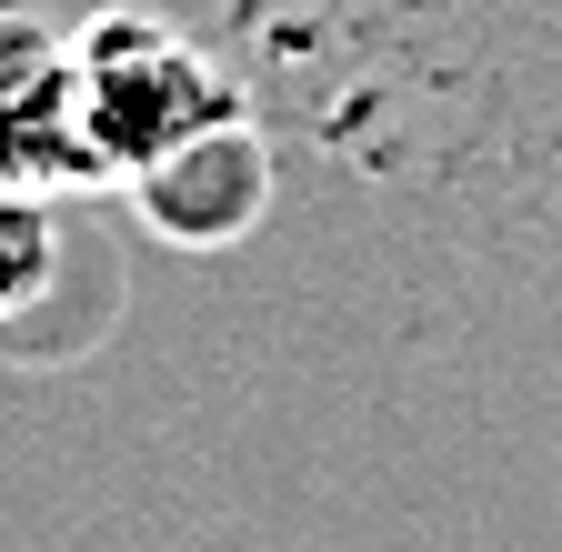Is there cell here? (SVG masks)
I'll use <instances>...</instances> for the list:
<instances>
[{
	"mask_svg": "<svg viewBox=\"0 0 562 552\" xmlns=\"http://www.w3.org/2000/svg\"><path fill=\"white\" fill-rule=\"evenodd\" d=\"M121 191H131V212H140L151 241H171V251H232L271 212V142L241 111H222V121L181 131L171 151H151L140 171H121Z\"/></svg>",
	"mask_w": 562,
	"mask_h": 552,
	"instance_id": "obj_2",
	"label": "cell"
},
{
	"mask_svg": "<svg viewBox=\"0 0 562 552\" xmlns=\"http://www.w3.org/2000/svg\"><path fill=\"white\" fill-rule=\"evenodd\" d=\"M50 282H60V212H50V191L0 181V322H21Z\"/></svg>",
	"mask_w": 562,
	"mask_h": 552,
	"instance_id": "obj_4",
	"label": "cell"
},
{
	"mask_svg": "<svg viewBox=\"0 0 562 552\" xmlns=\"http://www.w3.org/2000/svg\"><path fill=\"white\" fill-rule=\"evenodd\" d=\"M0 181L70 191V181H111L91 121H81V71L70 41L31 11H0Z\"/></svg>",
	"mask_w": 562,
	"mask_h": 552,
	"instance_id": "obj_3",
	"label": "cell"
},
{
	"mask_svg": "<svg viewBox=\"0 0 562 552\" xmlns=\"http://www.w3.org/2000/svg\"><path fill=\"white\" fill-rule=\"evenodd\" d=\"M70 71H81V121H91L111 181L140 171L151 151H171L181 131L241 111L232 81L211 71V50L181 41L161 11H101V21H81V31H70Z\"/></svg>",
	"mask_w": 562,
	"mask_h": 552,
	"instance_id": "obj_1",
	"label": "cell"
}]
</instances>
